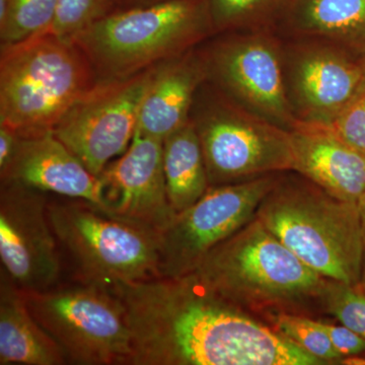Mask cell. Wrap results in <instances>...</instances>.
I'll return each mask as SVG.
<instances>
[{
	"label": "cell",
	"instance_id": "cell-1",
	"mask_svg": "<svg viewBox=\"0 0 365 365\" xmlns=\"http://www.w3.org/2000/svg\"><path fill=\"white\" fill-rule=\"evenodd\" d=\"M130 365H321L292 340L209 290L193 273L118 285Z\"/></svg>",
	"mask_w": 365,
	"mask_h": 365
},
{
	"label": "cell",
	"instance_id": "cell-2",
	"mask_svg": "<svg viewBox=\"0 0 365 365\" xmlns=\"http://www.w3.org/2000/svg\"><path fill=\"white\" fill-rule=\"evenodd\" d=\"M192 273L218 297L247 313L264 317L299 314L312 307L321 309L329 281L256 216L211 250Z\"/></svg>",
	"mask_w": 365,
	"mask_h": 365
},
{
	"label": "cell",
	"instance_id": "cell-3",
	"mask_svg": "<svg viewBox=\"0 0 365 365\" xmlns=\"http://www.w3.org/2000/svg\"><path fill=\"white\" fill-rule=\"evenodd\" d=\"M98 83L81 47L52 30L0 45V126L23 138L53 133Z\"/></svg>",
	"mask_w": 365,
	"mask_h": 365
},
{
	"label": "cell",
	"instance_id": "cell-4",
	"mask_svg": "<svg viewBox=\"0 0 365 365\" xmlns=\"http://www.w3.org/2000/svg\"><path fill=\"white\" fill-rule=\"evenodd\" d=\"M304 179L279 177L256 217L319 275L359 285L364 237L359 203L339 200Z\"/></svg>",
	"mask_w": 365,
	"mask_h": 365
},
{
	"label": "cell",
	"instance_id": "cell-5",
	"mask_svg": "<svg viewBox=\"0 0 365 365\" xmlns=\"http://www.w3.org/2000/svg\"><path fill=\"white\" fill-rule=\"evenodd\" d=\"M215 35L205 0H172L115 11L78 34L98 81H117L194 49Z\"/></svg>",
	"mask_w": 365,
	"mask_h": 365
},
{
	"label": "cell",
	"instance_id": "cell-6",
	"mask_svg": "<svg viewBox=\"0 0 365 365\" xmlns=\"http://www.w3.org/2000/svg\"><path fill=\"white\" fill-rule=\"evenodd\" d=\"M48 217L76 281L112 290L160 277V235L83 199L49 196Z\"/></svg>",
	"mask_w": 365,
	"mask_h": 365
},
{
	"label": "cell",
	"instance_id": "cell-7",
	"mask_svg": "<svg viewBox=\"0 0 365 365\" xmlns=\"http://www.w3.org/2000/svg\"><path fill=\"white\" fill-rule=\"evenodd\" d=\"M190 119L200 140L209 186L292 172L289 131L235 104L207 81L197 91Z\"/></svg>",
	"mask_w": 365,
	"mask_h": 365
},
{
	"label": "cell",
	"instance_id": "cell-8",
	"mask_svg": "<svg viewBox=\"0 0 365 365\" xmlns=\"http://www.w3.org/2000/svg\"><path fill=\"white\" fill-rule=\"evenodd\" d=\"M23 292L31 314L69 364H130V329L123 304L111 290L74 280Z\"/></svg>",
	"mask_w": 365,
	"mask_h": 365
},
{
	"label": "cell",
	"instance_id": "cell-9",
	"mask_svg": "<svg viewBox=\"0 0 365 365\" xmlns=\"http://www.w3.org/2000/svg\"><path fill=\"white\" fill-rule=\"evenodd\" d=\"M228 35L199 49L207 81L235 104L292 130L297 120L285 88L282 48L263 33Z\"/></svg>",
	"mask_w": 365,
	"mask_h": 365
},
{
	"label": "cell",
	"instance_id": "cell-10",
	"mask_svg": "<svg viewBox=\"0 0 365 365\" xmlns=\"http://www.w3.org/2000/svg\"><path fill=\"white\" fill-rule=\"evenodd\" d=\"M278 179L277 174H271L210 187L196 203L177 213L160 235V277H182L193 272L211 250L253 220Z\"/></svg>",
	"mask_w": 365,
	"mask_h": 365
},
{
	"label": "cell",
	"instance_id": "cell-11",
	"mask_svg": "<svg viewBox=\"0 0 365 365\" xmlns=\"http://www.w3.org/2000/svg\"><path fill=\"white\" fill-rule=\"evenodd\" d=\"M158 67L128 78L98 81L53 130L95 176L130 145Z\"/></svg>",
	"mask_w": 365,
	"mask_h": 365
},
{
	"label": "cell",
	"instance_id": "cell-12",
	"mask_svg": "<svg viewBox=\"0 0 365 365\" xmlns=\"http://www.w3.org/2000/svg\"><path fill=\"white\" fill-rule=\"evenodd\" d=\"M49 196L0 181L1 268L26 292H42L61 282L63 261L48 217Z\"/></svg>",
	"mask_w": 365,
	"mask_h": 365
},
{
	"label": "cell",
	"instance_id": "cell-13",
	"mask_svg": "<svg viewBox=\"0 0 365 365\" xmlns=\"http://www.w3.org/2000/svg\"><path fill=\"white\" fill-rule=\"evenodd\" d=\"M283 61L288 102L302 123L330 126L365 78L359 60L321 41L283 49Z\"/></svg>",
	"mask_w": 365,
	"mask_h": 365
},
{
	"label": "cell",
	"instance_id": "cell-14",
	"mask_svg": "<svg viewBox=\"0 0 365 365\" xmlns=\"http://www.w3.org/2000/svg\"><path fill=\"white\" fill-rule=\"evenodd\" d=\"M163 141L135 133L123 155L101 173L106 212L160 235L177 213L163 172Z\"/></svg>",
	"mask_w": 365,
	"mask_h": 365
},
{
	"label": "cell",
	"instance_id": "cell-15",
	"mask_svg": "<svg viewBox=\"0 0 365 365\" xmlns=\"http://www.w3.org/2000/svg\"><path fill=\"white\" fill-rule=\"evenodd\" d=\"M0 181L14 182L45 193L83 199L105 210L103 185L53 133L21 137Z\"/></svg>",
	"mask_w": 365,
	"mask_h": 365
},
{
	"label": "cell",
	"instance_id": "cell-16",
	"mask_svg": "<svg viewBox=\"0 0 365 365\" xmlns=\"http://www.w3.org/2000/svg\"><path fill=\"white\" fill-rule=\"evenodd\" d=\"M289 133L292 172L339 200L359 203L365 193V155L325 125L297 122Z\"/></svg>",
	"mask_w": 365,
	"mask_h": 365
},
{
	"label": "cell",
	"instance_id": "cell-17",
	"mask_svg": "<svg viewBox=\"0 0 365 365\" xmlns=\"http://www.w3.org/2000/svg\"><path fill=\"white\" fill-rule=\"evenodd\" d=\"M206 81L197 47L158 66L141 104L136 133L163 141L188 123L197 91Z\"/></svg>",
	"mask_w": 365,
	"mask_h": 365
},
{
	"label": "cell",
	"instance_id": "cell-18",
	"mask_svg": "<svg viewBox=\"0 0 365 365\" xmlns=\"http://www.w3.org/2000/svg\"><path fill=\"white\" fill-rule=\"evenodd\" d=\"M0 364L64 365L66 354L26 306L25 294L0 271Z\"/></svg>",
	"mask_w": 365,
	"mask_h": 365
},
{
	"label": "cell",
	"instance_id": "cell-19",
	"mask_svg": "<svg viewBox=\"0 0 365 365\" xmlns=\"http://www.w3.org/2000/svg\"><path fill=\"white\" fill-rule=\"evenodd\" d=\"M292 19L302 37L365 54V0H299Z\"/></svg>",
	"mask_w": 365,
	"mask_h": 365
},
{
	"label": "cell",
	"instance_id": "cell-20",
	"mask_svg": "<svg viewBox=\"0 0 365 365\" xmlns=\"http://www.w3.org/2000/svg\"><path fill=\"white\" fill-rule=\"evenodd\" d=\"M163 172L175 212L196 203L210 188L200 140L191 119L163 140Z\"/></svg>",
	"mask_w": 365,
	"mask_h": 365
},
{
	"label": "cell",
	"instance_id": "cell-21",
	"mask_svg": "<svg viewBox=\"0 0 365 365\" xmlns=\"http://www.w3.org/2000/svg\"><path fill=\"white\" fill-rule=\"evenodd\" d=\"M59 0H9L0 20V45L14 44L52 30Z\"/></svg>",
	"mask_w": 365,
	"mask_h": 365
},
{
	"label": "cell",
	"instance_id": "cell-22",
	"mask_svg": "<svg viewBox=\"0 0 365 365\" xmlns=\"http://www.w3.org/2000/svg\"><path fill=\"white\" fill-rule=\"evenodd\" d=\"M274 330L292 340L325 364H340L344 359L334 347L321 322L292 313H277L266 317Z\"/></svg>",
	"mask_w": 365,
	"mask_h": 365
},
{
	"label": "cell",
	"instance_id": "cell-23",
	"mask_svg": "<svg viewBox=\"0 0 365 365\" xmlns=\"http://www.w3.org/2000/svg\"><path fill=\"white\" fill-rule=\"evenodd\" d=\"M321 311L365 338V292L360 285L329 279Z\"/></svg>",
	"mask_w": 365,
	"mask_h": 365
},
{
	"label": "cell",
	"instance_id": "cell-24",
	"mask_svg": "<svg viewBox=\"0 0 365 365\" xmlns=\"http://www.w3.org/2000/svg\"><path fill=\"white\" fill-rule=\"evenodd\" d=\"M115 11L116 0H59L52 31L62 39L73 41L88 26Z\"/></svg>",
	"mask_w": 365,
	"mask_h": 365
},
{
	"label": "cell",
	"instance_id": "cell-25",
	"mask_svg": "<svg viewBox=\"0 0 365 365\" xmlns=\"http://www.w3.org/2000/svg\"><path fill=\"white\" fill-rule=\"evenodd\" d=\"M215 34L234 32L255 23L271 0H205Z\"/></svg>",
	"mask_w": 365,
	"mask_h": 365
},
{
	"label": "cell",
	"instance_id": "cell-26",
	"mask_svg": "<svg viewBox=\"0 0 365 365\" xmlns=\"http://www.w3.org/2000/svg\"><path fill=\"white\" fill-rule=\"evenodd\" d=\"M329 127L343 143L365 155V78Z\"/></svg>",
	"mask_w": 365,
	"mask_h": 365
},
{
	"label": "cell",
	"instance_id": "cell-27",
	"mask_svg": "<svg viewBox=\"0 0 365 365\" xmlns=\"http://www.w3.org/2000/svg\"><path fill=\"white\" fill-rule=\"evenodd\" d=\"M321 324L332 341L334 347L343 356L365 355V338L341 324L334 325L325 322H321Z\"/></svg>",
	"mask_w": 365,
	"mask_h": 365
},
{
	"label": "cell",
	"instance_id": "cell-28",
	"mask_svg": "<svg viewBox=\"0 0 365 365\" xmlns=\"http://www.w3.org/2000/svg\"><path fill=\"white\" fill-rule=\"evenodd\" d=\"M21 136L6 126H0V172L7 167L18 150Z\"/></svg>",
	"mask_w": 365,
	"mask_h": 365
},
{
	"label": "cell",
	"instance_id": "cell-29",
	"mask_svg": "<svg viewBox=\"0 0 365 365\" xmlns=\"http://www.w3.org/2000/svg\"><path fill=\"white\" fill-rule=\"evenodd\" d=\"M168 1H172V0H116L117 11H123V9L155 6V4Z\"/></svg>",
	"mask_w": 365,
	"mask_h": 365
},
{
	"label": "cell",
	"instance_id": "cell-30",
	"mask_svg": "<svg viewBox=\"0 0 365 365\" xmlns=\"http://www.w3.org/2000/svg\"><path fill=\"white\" fill-rule=\"evenodd\" d=\"M361 213L362 228H364V264H362L361 278H360V287L365 292V212L360 210Z\"/></svg>",
	"mask_w": 365,
	"mask_h": 365
},
{
	"label": "cell",
	"instance_id": "cell-31",
	"mask_svg": "<svg viewBox=\"0 0 365 365\" xmlns=\"http://www.w3.org/2000/svg\"><path fill=\"white\" fill-rule=\"evenodd\" d=\"M9 0H0V20L4 18L6 13L7 6H9Z\"/></svg>",
	"mask_w": 365,
	"mask_h": 365
},
{
	"label": "cell",
	"instance_id": "cell-32",
	"mask_svg": "<svg viewBox=\"0 0 365 365\" xmlns=\"http://www.w3.org/2000/svg\"><path fill=\"white\" fill-rule=\"evenodd\" d=\"M359 209L365 212V193L362 195L361 198L359 201Z\"/></svg>",
	"mask_w": 365,
	"mask_h": 365
},
{
	"label": "cell",
	"instance_id": "cell-33",
	"mask_svg": "<svg viewBox=\"0 0 365 365\" xmlns=\"http://www.w3.org/2000/svg\"><path fill=\"white\" fill-rule=\"evenodd\" d=\"M360 66H361L362 71L365 76V54L362 56V58L359 60Z\"/></svg>",
	"mask_w": 365,
	"mask_h": 365
}]
</instances>
